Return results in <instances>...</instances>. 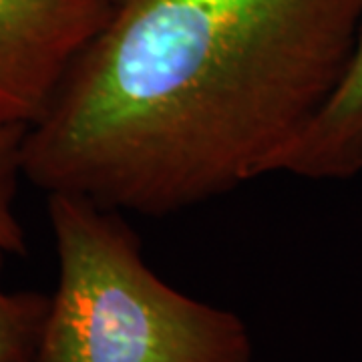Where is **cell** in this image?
<instances>
[{
  "instance_id": "obj_4",
  "label": "cell",
  "mask_w": 362,
  "mask_h": 362,
  "mask_svg": "<svg viewBox=\"0 0 362 362\" xmlns=\"http://www.w3.org/2000/svg\"><path fill=\"white\" fill-rule=\"evenodd\" d=\"M310 181H344L362 173V14L337 87L318 115L272 165Z\"/></svg>"
},
{
  "instance_id": "obj_5",
  "label": "cell",
  "mask_w": 362,
  "mask_h": 362,
  "mask_svg": "<svg viewBox=\"0 0 362 362\" xmlns=\"http://www.w3.org/2000/svg\"><path fill=\"white\" fill-rule=\"evenodd\" d=\"M8 256L0 247V272ZM51 296L8 292L0 284V362H37Z\"/></svg>"
},
{
  "instance_id": "obj_1",
  "label": "cell",
  "mask_w": 362,
  "mask_h": 362,
  "mask_svg": "<svg viewBox=\"0 0 362 362\" xmlns=\"http://www.w3.org/2000/svg\"><path fill=\"white\" fill-rule=\"evenodd\" d=\"M362 0H117L25 135V180L163 218L272 165L349 61Z\"/></svg>"
},
{
  "instance_id": "obj_3",
  "label": "cell",
  "mask_w": 362,
  "mask_h": 362,
  "mask_svg": "<svg viewBox=\"0 0 362 362\" xmlns=\"http://www.w3.org/2000/svg\"><path fill=\"white\" fill-rule=\"evenodd\" d=\"M117 0H0V123L30 127Z\"/></svg>"
},
{
  "instance_id": "obj_2",
  "label": "cell",
  "mask_w": 362,
  "mask_h": 362,
  "mask_svg": "<svg viewBox=\"0 0 362 362\" xmlns=\"http://www.w3.org/2000/svg\"><path fill=\"white\" fill-rule=\"evenodd\" d=\"M47 214L59 282L37 362H250L242 318L163 282L121 211L47 194Z\"/></svg>"
},
{
  "instance_id": "obj_6",
  "label": "cell",
  "mask_w": 362,
  "mask_h": 362,
  "mask_svg": "<svg viewBox=\"0 0 362 362\" xmlns=\"http://www.w3.org/2000/svg\"><path fill=\"white\" fill-rule=\"evenodd\" d=\"M25 125L0 123V247L6 254H26L25 228L16 216V192L23 173Z\"/></svg>"
}]
</instances>
